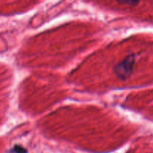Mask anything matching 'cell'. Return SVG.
Listing matches in <instances>:
<instances>
[{"mask_svg":"<svg viewBox=\"0 0 153 153\" xmlns=\"http://www.w3.org/2000/svg\"><path fill=\"white\" fill-rule=\"evenodd\" d=\"M134 63H135L134 55H128V57H126L123 61L117 64L114 68L117 76L122 80L128 79L132 73Z\"/></svg>","mask_w":153,"mask_h":153,"instance_id":"cell-1","label":"cell"},{"mask_svg":"<svg viewBox=\"0 0 153 153\" xmlns=\"http://www.w3.org/2000/svg\"><path fill=\"white\" fill-rule=\"evenodd\" d=\"M12 152L13 153H27V150L23 148L22 146L16 145L12 149Z\"/></svg>","mask_w":153,"mask_h":153,"instance_id":"cell-2","label":"cell"}]
</instances>
